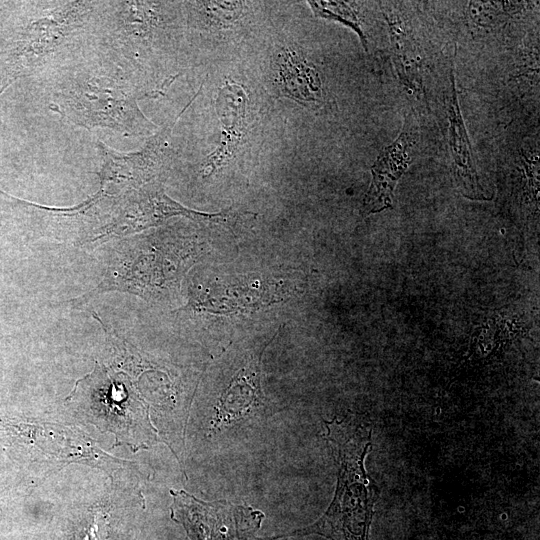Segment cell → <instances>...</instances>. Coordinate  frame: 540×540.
I'll use <instances>...</instances> for the list:
<instances>
[{
	"mask_svg": "<svg viewBox=\"0 0 540 540\" xmlns=\"http://www.w3.org/2000/svg\"><path fill=\"white\" fill-rule=\"evenodd\" d=\"M326 439L338 466L335 494L326 512L314 523L283 535L257 540L317 534L330 540H369L374 505L380 490L367 474L364 459L371 448V431L350 419L324 421Z\"/></svg>",
	"mask_w": 540,
	"mask_h": 540,
	"instance_id": "obj_1",
	"label": "cell"
},
{
	"mask_svg": "<svg viewBox=\"0 0 540 540\" xmlns=\"http://www.w3.org/2000/svg\"><path fill=\"white\" fill-rule=\"evenodd\" d=\"M138 96L125 82L110 76L87 74L72 80L56 95L54 110L85 128L107 127L131 135L152 123L140 111Z\"/></svg>",
	"mask_w": 540,
	"mask_h": 540,
	"instance_id": "obj_2",
	"label": "cell"
},
{
	"mask_svg": "<svg viewBox=\"0 0 540 540\" xmlns=\"http://www.w3.org/2000/svg\"><path fill=\"white\" fill-rule=\"evenodd\" d=\"M173 520L191 540H250L259 530L263 512L226 501L205 502L184 490H171Z\"/></svg>",
	"mask_w": 540,
	"mask_h": 540,
	"instance_id": "obj_3",
	"label": "cell"
},
{
	"mask_svg": "<svg viewBox=\"0 0 540 540\" xmlns=\"http://www.w3.org/2000/svg\"><path fill=\"white\" fill-rule=\"evenodd\" d=\"M91 8L90 2H67L32 22L22 49L29 63L44 60L67 42L69 36L84 25Z\"/></svg>",
	"mask_w": 540,
	"mask_h": 540,
	"instance_id": "obj_4",
	"label": "cell"
},
{
	"mask_svg": "<svg viewBox=\"0 0 540 540\" xmlns=\"http://www.w3.org/2000/svg\"><path fill=\"white\" fill-rule=\"evenodd\" d=\"M201 88L202 86L182 111L157 134L151 136L140 150L131 153H120L103 143H98V149L103 158L102 173L104 177L115 181L116 179L137 181V179L151 177L158 170L166 156L168 138L175 123L199 95Z\"/></svg>",
	"mask_w": 540,
	"mask_h": 540,
	"instance_id": "obj_5",
	"label": "cell"
},
{
	"mask_svg": "<svg viewBox=\"0 0 540 540\" xmlns=\"http://www.w3.org/2000/svg\"><path fill=\"white\" fill-rule=\"evenodd\" d=\"M247 94L236 83H225L218 91L215 109L222 126L217 148L208 156L203 174L208 176L226 164L234 155L244 136Z\"/></svg>",
	"mask_w": 540,
	"mask_h": 540,
	"instance_id": "obj_6",
	"label": "cell"
},
{
	"mask_svg": "<svg viewBox=\"0 0 540 540\" xmlns=\"http://www.w3.org/2000/svg\"><path fill=\"white\" fill-rule=\"evenodd\" d=\"M414 143L415 137L404 131L379 155L371 168L372 181L363 202L366 215L392 206L395 185L411 162Z\"/></svg>",
	"mask_w": 540,
	"mask_h": 540,
	"instance_id": "obj_7",
	"label": "cell"
},
{
	"mask_svg": "<svg viewBox=\"0 0 540 540\" xmlns=\"http://www.w3.org/2000/svg\"><path fill=\"white\" fill-rule=\"evenodd\" d=\"M451 94L447 98V117L449 121V147L452 170L462 195L472 200H488L491 197L480 184L475 160L461 115L454 73H451Z\"/></svg>",
	"mask_w": 540,
	"mask_h": 540,
	"instance_id": "obj_8",
	"label": "cell"
},
{
	"mask_svg": "<svg viewBox=\"0 0 540 540\" xmlns=\"http://www.w3.org/2000/svg\"><path fill=\"white\" fill-rule=\"evenodd\" d=\"M278 66L279 83L287 96L301 102L321 98L318 72L295 51H283L279 55Z\"/></svg>",
	"mask_w": 540,
	"mask_h": 540,
	"instance_id": "obj_9",
	"label": "cell"
},
{
	"mask_svg": "<svg viewBox=\"0 0 540 540\" xmlns=\"http://www.w3.org/2000/svg\"><path fill=\"white\" fill-rule=\"evenodd\" d=\"M390 33L392 58L401 83L419 93L422 89L421 61L409 31L400 19L385 15Z\"/></svg>",
	"mask_w": 540,
	"mask_h": 540,
	"instance_id": "obj_10",
	"label": "cell"
},
{
	"mask_svg": "<svg viewBox=\"0 0 540 540\" xmlns=\"http://www.w3.org/2000/svg\"><path fill=\"white\" fill-rule=\"evenodd\" d=\"M259 361L255 360L251 366L244 368L231 382L221 398L219 417L221 420H231L235 405L237 407V417L240 413L247 411L248 406L255 403L261 396L259 386Z\"/></svg>",
	"mask_w": 540,
	"mask_h": 540,
	"instance_id": "obj_11",
	"label": "cell"
},
{
	"mask_svg": "<svg viewBox=\"0 0 540 540\" xmlns=\"http://www.w3.org/2000/svg\"><path fill=\"white\" fill-rule=\"evenodd\" d=\"M308 4L317 17L337 21L351 28L367 49L366 36L352 6L343 1H308Z\"/></svg>",
	"mask_w": 540,
	"mask_h": 540,
	"instance_id": "obj_12",
	"label": "cell"
},
{
	"mask_svg": "<svg viewBox=\"0 0 540 540\" xmlns=\"http://www.w3.org/2000/svg\"><path fill=\"white\" fill-rule=\"evenodd\" d=\"M208 18L223 27H228L237 21L243 10L242 2L237 1H207L199 2Z\"/></svg>",
	"mask_w": 540,
	"mask_h": 540,
	"instance_id": "obj_13",
	"label": "cell"
}]
</instances>
